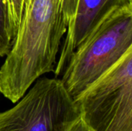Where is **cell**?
<instances>
[{"instance_id": "52a82bcc", "label": "cell", "mask_w": 132, "mask_h": 131, "mask_svg": "<svg viewBox=\"0 0 132 131\" xmlns=\"http://www.w3.org/2000/svg\"><path fill=\"white\" fill-rule=\"evenodd\" d=\"M24 1L25 0H7L9 17L13 39L15 37L20 22Z\"/></svg>"}, {"instance_id": "3957f363", "label": "cell", "mask_w": 132, "mask_h": 131, "mask_svg": "<svg viewBox=\"0 0 132 131\" xmlns=\"http://www.w3.org/2000/svg\"><path fill=\"white\" fill-rule=\"evenodd\" d=\"M74 102L93 131H132V49Z\"/></svg>"}, {"instance_id": "7a4b0ae2", "label": "cell", "mask_w": 132, "mask_h": 131, "mask_svg": "<svg viewBox=\"0 0 132 131\" xmlns=\"http://www.w3.org/2000/svg\"><path fill=\"white\" fill-rule=\"evenodd\" d=\"M132 49V6L110 13L71 55L61 81L74 100Z\"/></svg>"}, {"instance_id": "5b68a950", "label": "cell", "mask_w": 132, "mask_h": 131, "mask_svg": "<svg viewBox=\"0 0 132 131\" xmlns=\"http://www.w3.org/2000/svg\"><path fill=\"white\" fill-rule=\"evenodd\" d=\"M132 6V0H78L75 15L67 26L65 39L54 69L60 76L73 53L112 12Z\"/></svg>"}, {"instance_id": "6da1fadb", "label": "cell", "mask_w": 132, "mask_h": 131, "mask_svg": "<svg viewBox=\"0 0 132 131\" xmlns=\"http://www.w3.org/2000/svg\"><path fill=\"white\" fill-rule=\"evenodd\" d=\"M67 25L60 0H25L20 22L0 68V93L17 103L41 76L54 72Z\"/></svg>"}, {"instance_id": "ba28073f", "label": "cell", "mask_w": 132, "mask_h": 131, "mask_svg": "<svg viewBox=\"0 0 132 131\" xmlns=\"http://www.w3.org/2000/svg\"><path fill=\"white\" fill-rule=\"evenodd\" d=\"M60 3L65 22L68 26L75 15L78 0H60Z\"/></svg>"}, {"instance_id": "8992f818", "label": "cell", "mask_w": 132, "mask_h": 131, "mask_svg": "<svg viewBox=\"0 0 132 131\" xmlns=\"http://www.w3.org/2000/svg\"><path fill=\"white\" fill-rule=\"evenodd\" d=\"M13 41L7 0H0V58L7 55Z\"/></svg>"}, {"instance_id": "277c9868", "label": "cell", "mask_w": 132, "mask_h": 131, "mask_svg": "<svg viewBox=\"0 0 132 131\" xmlns=\"http://www.w3.org/2000/svg\"><path fill=\"white\" fill-rule=\"evenodd\" d=\"M12 108L0 113V131H65L80 110L61 80H36Z\"/></svg>"}, {"instance_id": "9c48e42d", "label": "cell", "mask_w": 132, "mask_h": 131, "mask_svg": "<svg viewBox=\"0 0 132 131\" xmlns=\"http://www.w3.org/2000/svg\"><path fill=\"white\" fill-rule=\"evenodd\" d=\"M65 131H93L80 115L66 129Z\"/></svg>"}]
</instances>
